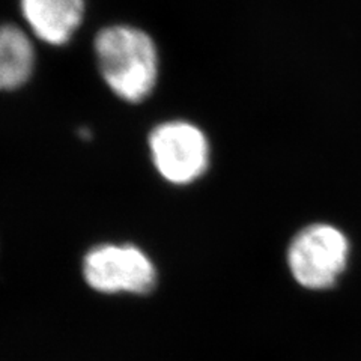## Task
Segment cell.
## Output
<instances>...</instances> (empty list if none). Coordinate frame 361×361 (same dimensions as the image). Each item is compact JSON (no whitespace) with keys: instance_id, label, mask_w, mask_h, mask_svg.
I'll return each instance as SVG.
<instances>
[{"instance_id":"obj_1","label":"cell","mask_w":361,"mask_h":361,"mask_svg":"<svg viewBox=\"0 0 361 361\" xmlns=\"http://www.w3.org/2000/svg\"><path fill=\"white\" fill-rule=\"evenodd\" d=\"M98 71L118 98L135 104L148 98L158 82L160 61L145 30L128 25L101 29L94 42Z\"/></svg>"},{"instance_id":"obj_2","label":"cell","mask_w":361,"mask_h":361,"mask_svg":"<svg viewBox=\"0 0 361 361\" xmlns=\"http://www.w3.org/2000/svg\"><path fill=\"white\" fill-rule=\"evenodd\" d=\"M349 250L346 235L336 226L310 224L293 236L288 248L290 274L302 288L329 289L346 269Z\"/></svg>"},{"instance_id":"obj_3","label":"cell","mask_w":361,"mask_h":361,"mask_svg":"<svg viewBox=\"0 0 361 361\" xmlns=\"http://www.w3.org/2000/svg\"><path fill=\"white\" fill-rule=\"evenodd\" d=\"M154 167L167 183L187 185L207 172L209 143L205 133L187 121H167L149 135Z\"/></svg>"},{"instance_id":"obj_4","label":"cell","mask_w":361,"mask_h":361,"mask_svg":"<svg viewBox=\"0 0 361 361\" xmlns=\"http://www.w3.org/2000/svg\"><path fill=\"white\" fill-rule=\"evenodd\" d=\"M85 279L104 293H146L157 281V271L139 247L131 244H101L90 250L83 264Z\"/></svg>"},{"instance_id":"obj_5","label":"cell","mask_w":361,"mask_h":361,"mask_svg":"<svg viewBox=\"0 0 361 361\" xmlns=\"http://www.w3.org/2000/svg\"><path fill=\"white\" fill-rule=\"evenodd\" d=\"M20 8L33 35L59 47L82 26L86 0H20Z\"/></svg>"},{"instance_id":"obj_6","label":"cell","mask_w":361,"mask_h":361,"mask_svg":"<svg viewBox=\"0 0 361 361\" xmlns=\"http://www.w3.org/2000/svg\"><path fill=\"white\" fill-rule=\"evenodd\" d=\"M35 49L27 33L17 26L0 27V90L11 92L25 86L35 70Z\"/></svg>"}]
</instances>
